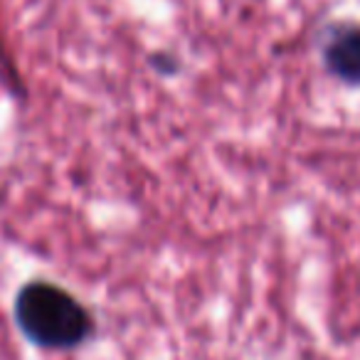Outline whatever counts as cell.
Masks as SVG:
<instances>
[{
	"mask_svg": "<svg viewBox=\"0 0 360 360\" xmlns=\"http://www.w3.org/2000/svg\"><path fill=\"white\" fill-rule=\"evenodd\" d=\"M13 316L18 330L45 350H75L94 333L89 311L52 281H27L15 296Z\"/></svg>",
	"mask_w": 360,
	"mask_h": 360,
	"instance_id": "cell-1",
	"label": "cell"
},
{
	"mask_svg": "<svg viewBox=\"0 0 360 360\" xmlns=\"http://www.w3.org/2000/svg\"><path fill=\"white\" fill-rule=\"evenodd\" d=\"M326 70L350 86H360V27H340L323 45Z\"/></svg>",
	"mask_w": 360,
	"mask_h": 360,
	"instance_id": "cell-2",
	"label": "cell"
}]
</instances>
